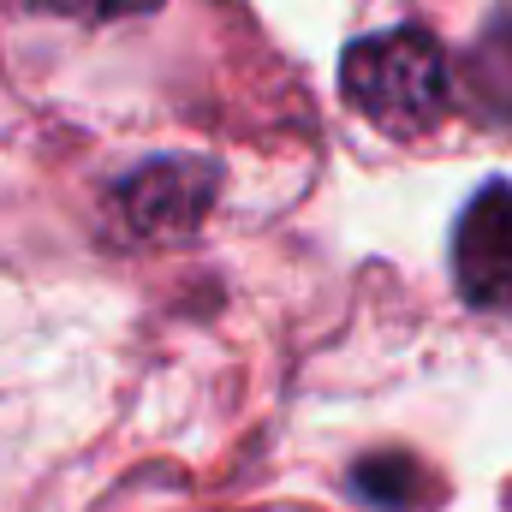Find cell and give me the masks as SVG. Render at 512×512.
<instances>
[{
    "instance_id": "cell-1",
    "label": "cell",
    "mask_w": 512,
    "mask_h": 512,
    "mask_svg": "<svg viewBox=\"0 0 512 512\" xmlns=\"http://www.w3.org/2000/svg\"><path fill=\"white\" fill-rule=\"evenodd\" d=\"M340 90L346 102L387 137H417L429 131L453 102V66L429 30H376L346 48L340 60Z\"/></svg>"
},
{
    "instance_id": "cell-2",
    "label": "cell",
    "mask_w": 512,
    "mask_h": 512,
    "mask_svg": "<svg viewBox=\"0 0 512 512\" xmlns=\"http://www.w3.org/2000/svg\"><path fill=\"white\" fill-rule=\"evenodd\" d=\"M215 185H221L215 167H203V161H173V155H167V161H149V167H137L131 179H120L114 215H120V227H126L131 239H179V233H191V227L209 215Z\"/></svg>"
},
{
    "instance_id": "cell-3",
    "label": "cell",
    "mask_w": 512,
    "mask_h": 512,
    "mask_svg": "<svg viewBox=\"0 0 512 512\" xmlns=\"http://www.w3.org/2000/svg\"><path fill=\"white\" fill-rule=\"evenodd\" d=\"M453 280L465 304L512 316V185H483L453 227Z\"/></svg>"
},
{
    "instance_id": "cell-4",
    "label": "cell",
    "mask_w": 512,
    "mask_h": 512,
    "mask_svg": "<svg viewBox=\"0 0 512 512\" xmlns=\"http://www.w3.org/2000/svg\"><path fill=\"white\" fill-rule=\"evenodd\" d=\"M352 489H358V501L387 507V512H411V507L429 501V495H423L429 477H423V465L405 459V453H376V459L352 465Z\"/></svg>"
},
{
    "instance_id": "cell-5",
    "label": "cell",
    "mask_w": 512,
    "mask_h": 512,
    "mask_svg": "<svg viewBox=\"0 0 512 512\" xmlns=\"http://www.w3.org/2000/svg\"><path fill=\"white\" fill-rule=\"evenodd\" d=\"M42 12H60V18H90V24H114V18H137V12H155L161 0H30Z\"/></svg>"
}]
</instances>
